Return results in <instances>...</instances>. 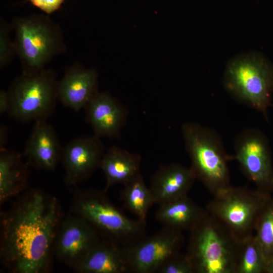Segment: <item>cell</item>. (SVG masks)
<instances>
[{
    "mask_svg": "<svg viewBox=\"0 0 273 273\" xmlns=\"http://www.w3.org/2000/svg\"><path fill=\"white\" fill-rule=\"evenodd\" d=\"M61 221L60 206L54 196L37 189L18 196L1 214L2 265L13 273L47 272Z\"/></svg>",
    "mask_w": 273,
    "mask_h": 273,
    "instance_id": "cell-1",
    "label": "cell"
},
{
    "mask_svg": "<svg viewBox=\"0 0 273 273\" xmlns=\"http://www.w3.org/2000/svg\"><path fill=\"white\" fill-rule=\"evenodd\" d=\"M74 187L71 213L85 220L102 238L127 247L146 236V221L128 217L104 190Z\"/></svg>",
    "mask_w": 273,
    "mask_h": 273,
    "instance_id": "cell-2",
    "label": "cell"
},
{
    "mask_svg": "<svg viewBox=\"0 0 273 273\" xmlns=\"http://www.w3.org/2000/svg\"><path fill=\"white\" fill-rule=\"evenodd\" d=\"M11 24L15 34L16 55L23 74L41 72L55 57L67 51L61 27L48 15L17 17Z\"/></svg>",
    "mask_w": 273,
    "mask_h": 273,
    "instance_id": "cell-3",
    "label": "cell"
},
{
    "mask_svg": "<svg viewBox=\"0 0 273 273\" xmlns=\"http://www.w3.org/2000/svg\"><path fill=\"white\" fill-rule=\"evenodd\" d=\"M189 233L194 273H235L241 241L223 223L208 212Z\"/></svg>",
    "mask_w": 273,
    "mask_h": 273,
    "instance_id": "cell-4",
    "label": "cell"
},
{
    "mask_svg": "<svg viewBox=\"0 0 273 273\" xmlns=\"http://www.w3.org/2000/svg\"><path fill=\"white\" fill-rule=\"evenodd\" d=\"M225 90L235 99L261 112L268 120L272 106L273 64L262 54L251 51L231 58L223 76Z\"/></svg>",
    "mask_w": 273,
    "mask_h": 273,
    "instance_id": "cell-5",
    "label": "cell"
},
{
    "mask_svg": "<svg viewBox=\"0 0 273 273\" xmlns=\"http://www.w3.org/2000/svg\"><path fill=\"white\" fill-rule=\"evenodd\" d=\"M185 146L191 160L190 168L213 195L230 186L229 155L221 138L213 130L194 122L181 125Z\"/></svg>",
    "mask_w": 273,
    "mask_h": 273,
    "instance_id": "cell-6",
    "label": "cell"
},
{
    "mask_svg": "<svg viewBox=\"0 0 273 273\" xmlns=\"http://www.w3.org/2000/svg\"><path fill=\"white\" fill-rule=\"evenodd\" d=\"M57 82V74L51 68L33 75L21 73L17 76L7 90L9 116L24 123L47 120L58 101Z\"/></svg>",
    "mask_w": 273,
    "mask_h": 273,
    "instance_id": "cell-7",
    "label": "cell"
},
{
    "mask_svg": "<svg viewBox=\"0 0 273 273\" xmlns=\"http://www.w3.org/2000/svg\"><path fill=\"white\" fill-rule=\"evenodd\" d=\"M269 195L257 189L230 186L214 195L206 209L241 241L253 234L257 218Z\"/></svg>",
    "mask_w": 273,
    "mask_h": 273,
    "instance_id": "cell-8",
    "label": "cell"
},
{
    "mask_svg": "<svg viewBox=\"0 0 273 273\" xmlns=\"http://www.w3.org/2000/svg\"><path fill=\"white\" fill-rule=\"evenodd\" d=\"M234 160L256 189L270 194L273 191V167L268 140L260 130L248 128L236 138Z\"/></svg>",
    "mask_w": 273,
    "mask_h": 273,
    "instance_id": "cell-9",
    "label": "cell"
},
{
    "mask_svg": "<svg viewBox=\"0 0 273 273\" xmlns=\"http://www.w3.org/2000/svg\"><path fill=\"white\" fill-rule=\"evenodd\" d=\"M184 239L183 232L163 226L125 247L129 272L157 273L167 259L180 251Z\"/></svg>",
    "mask_w": 273,
    "mask_h": 273,
    "instance_id": "cell-10",
    "label": "cell"
},
{
    "mask_svg": "<svg viewBox=\"0 0 273 273\" xmlns=\"http://www.w3.org/2000/svg\"><path fill=\"white\" fill-rule=\"evenodd\" d=\"M101 238L85 220L71 213L61 222L54 253L59 261L73 269Z\"/></svg>",
    "mask_w": 273,
    "mask_h": 273,
    "instance_id": "cell-11",
    "label": "cell"
},
{
    "mask_svg": "<svg viewBox=\"0 0 273 273\" xmlns=\"http://www.w3.org/2000/svg\"><path fill=\"white\" fill-rule=\"evenodd\" d=\"M100 138L95 135L74 139L62 147L61 161L66 185L76 186L100 168L105 152Z\"/></svg>",
    "mask_w": 273,
    "mask_h": 273,
    "instance_id": "cell-12",
    "label": "cell"
},
{
    "mask_svg": "<svg viewBox=\"0 0 273 273\" xmlns=\"http://www.w3.org/2000/svg\"><path fill=\"white\" fill-rule=\"evenodd\" d=\"M98 74L79 63L67 67L57 85V98L63 105L79 112L99 93Z\"/></svg>",
    "mask_w": 273,
    "mask_h": 273,
    "instance_id": "cell-13",
    "label": "cell"
},
{
    "mask_svg": "<svg viewBox=\"0 0 273 273\" xmlns=\"http://www.w3.org/2000/svg\"><path fill=\"white\" fill-rule=\"evenodd\" d=\"M85 117L94 135L111 139L120 138L126 124L128 111L107 92H99L85 107Z\"/></svg>",
    "mask_w": 273,
    "mask_h": 273,
    "instance_id": "cell-14",
    "label": "cell"
},
{
    "mask_svg": "<svg viewBox=\"0 0 273 273\" xmlns=\"http://www.w3.org/2000/svg\"><path fill=\"white\" fill-rule=\"evenodd\" d=\"M62 150L52 125L47 120L35 122L24 152L29 166L38 169L54 170L61 161Z\"/></svg>",
    "mask_w": 273,
    "mask_h": 273,
    "instance_id": "cell-15",
    "label": "cell"
},
{
    "mask_svg": "<svg viewBox=\"0 0 273 273\" xmlns=\"http://www.w3.org/2000/svg\"><path fill=\"white\" fill-rule=\"evenodd\" d=\"M196 179L190 168L176 163L161 165L150 177V190L159 205L188 195Z\"/></svg>",
    "mask_w": 273,
    "mask_h": 273,
    "instance_id": "cell-16",
    "label": "cell"
},
{
    "mask_svg": "<svg viewBox=\"0 0 273 273\" xmlns=\"http://www.w3.org/2000/svg\"><path fill=\"white\" fill-rule=\"evenodd\" d=\"M73 270L78 273H129L125 247L101 238Z\"/></svg>",
    "mask_w": 273,
    "mask_h": 273,
    "instance_id": "cell-17",
    "label": "cell"
},
{
    "mask_svg": "<svg viewBox=\"0 0 273 273\" xmlns=\"http://www.w3.org/2000/svg\"><path fill=\"white\" fill-rule=\"evenodd\" d=\"M29 165L18 152L0 149V203L24 192L28 186Z\"/></svg>",
    "mask_w": 273,
    "mask_h": 273,
    "instance_id": "cell-18",
    "label": "cell"
},
{
    "mask_svg": "<svg viewBox=\"0 0 273 273\" xmlns=\"http://www.w3.org/2000/svg\"><path fill=\"white\" fill-rule=\"evenodd\" d=\"M207 213L186 195L159 205L155 219L163 227L190 232Z\"/></svg>",
    "mask_w": 273,
    "mask_h": 273,
    "instance_id": "cell-19",
    "label": "cell"
},
{
    "mask_svg": "<svg viewBox=\"0 0 273 273\" xmlns=\"http://www.w3.org/2000/svg\"><path fill=\"white\" fill-rule=\"evenodd\" d=\"M141 157L116 146H112L105 151L102 157L100 168L106 178L104 191L117 184L126 183L140 173Z\"/></svg>",
    "mask_w": 273,
    "mask_h": 273,
    "instance_id": "cell-20",
    "label": "cell"
},
{
    "mask_svg": "<svg viewBox=\"0 0 273 273\" xmlns=\"http://www.w3.org/2000/svg\"><path fill=\"white\" fill-rule=\"evenodd\" d=\"M123 186L121 199L124 207L136 219L146 221L149 210L155 203L143 175L139 173Z\"/></svg>",
    "mask_w": 273,
    "mask_h": 273,
    "instance_id": "cell-21",
    "label": "cell"
},
{
    "mask_svg": "<svg viewBox=\"0 0 273 273\" xmlns=\"http://www.w3.org/2000/svg\"><path fill=\"white\" fill-rule=\"evenodd\" d=\"M266 267V261L255 235L241 240L235 273H265Z\"/></svg>",
    "mask_w": 273,
    "mask_h": 273,
    "instance_id": "cell-22",
    "label": "cell"
},
{
    "mask_svg": "<svg viewBox=\"0 0 273 273\" xmlns=\"http://www.w3.org/2000/svg\"><path fill=\"white\" fill-rule=\"evenodd\" d=\"M254 231L267 263L273 255V198L270 195L259 213Z\"/></svg>",
    "mask_w": 273,
    "mask_h": 273,
    "instance_id": "cell-23",
    "label": "cell"
},
{
    "mask_svg": "<svg viewBox=\"0 0 273 273\" xmlns=\"http://www.w3.org/2000/svg\"><path fill=\"white\" fill-rule=\"evenodd\" d=\"M11 24L3 19L0 21V68L3 69L12 61L16 55L14 42L10 37Z\"/></svg>",
    "mask_w": 273,
    "mask_h": 273,
    "instance_id": "cell-24",
    "label": "cell"
},
{
    "mask_svg": "<svg viewBox=\"0 0 273 273\" xmlns=\"http://www.w3.org/2000/svg\"><path fill=\"white\" fill-rule=\"evenodd\" d=\"M157 273H194V270L186 252L180 251L167 259Z\"/></svg>",
    "mask_w": 273,
    "mask_h": 273,
    "instance_id": "cell-25",
    "label": "cell"
},
{
    "mask_svg": "<svg viewBox=\"0 0 273 273\" xmlns=\"http://www.w3.org/2000/svg\"><path fill=\"white\" fill-rule=\"evenodd\" d=\"M65 0H28L47 15H51L61 7Z\"/></svg>",
    "mask_w": 273,
    "mask_h": 273,
    "instance_id": "cell-26",
    "label": "cell"
},
{
    "mask_svg": "<svg viewBox=\"0 0 273 273\" xmlns=\"http://www.w3.org/2000/svg\"><path fill=\"white\" fill-rule=\"evenodd\" d=\"M9 106L8 91L1 89L0 91V115L7 113Z\"/></svg>",
    "mask_w": 273,
    "mask_h": 273,
    "instance_id": "cell-27",
    "label": "cell"
},
{
    "mask_svg": "<svg viewBox=\"0 0 273 273\" xmlns=\"http://www.w3.org/2000/svg\"><path fill=\"white\" fill-rule=\"evenodd\" d=\"M8 127L4 124L0 125V149L5 148L8 142Z\"/></svg>",
    "mask_w": 273,
    "mask_h": 273,
    "instance_id": "cell-28",
    "label": "cell"
},
{
    "mask_svg": "<svg viewBox=\"0 0 273 273\" xmlns=\"http://www.w3.org/2000/svg\"><path fill=\"white\" fill-rule=\"evenodd\" d=\"M265 273H273V255L266 263Z\"/></svg>",
    "mask_w": 273,
    "mask_h": 273,
    "instance_id": "cell-29",
    "label": "cell"
}]
</instances>
